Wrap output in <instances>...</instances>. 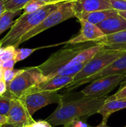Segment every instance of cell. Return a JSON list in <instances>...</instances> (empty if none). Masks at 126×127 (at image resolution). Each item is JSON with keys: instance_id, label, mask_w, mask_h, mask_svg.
<instances>
[{"instance_id": "1", "label": "cell", "mask_w": 126, "mask_h": 127, "mask_svg": "<svg viewBox=\"0 0 126 127\" xmlns=\"http://www.w3.org/2000/svg\"><path fill=\"white\" fill-rule=\"evenodd\" d=\"M102 48V45L94 42L64 47L50 55L45 62L38 65V68L47 80L59 71L88 62Z\"/></svg>"}, {"instance_id": "2", "label": "cell", "mask_w": 126, "mask_h": 127, "mask_svg": "<svg viewBox=\"0 0 126 127\" xmlns=\"http://www.w3.org/2000/svg\"><path fill=\"white\" fill-rule=\"evenodd\" d=\"M108 97L84 96L69 102L62 101L45 121L52 127L65 126L76 120L84 121L90 116L98 113Z\"/></svg>"}, {"instance_id": "3", "label": "cell", "mask_w": 126, "mask_h": 127, "mask_svg": "<svg viewBox=\"0 0 126 127\" xmlns=\"http://www.w3.org/2000/svg\"><path fill=\"white\" fill-rule=\"evenodd\" d=\"M59 4H48L34 13H22L14 21L8 33L0 40V45L3 48L13 45L17 48L21 39L39 25L50 13L57 8Z\"/></svg>"}, {"instance_id": "4", "label": "cell", "mask_w": 126, "mask_h": 127, "mask_svg": "<svg viewBox=\"0 0 126 127\" xmlns=\"http://www.w3.org/2000/svg\"><path fill=\"white\" fill-rule=\"evenodd\" d=\"M45 80V77L38 66L21 69L12 82L7 86V92L13 97L19 99Z\"/></svg>"}, {"instance_id": "5", "label": "cell", "mask_w": 126, "mask_h": 127, "mask_svg": "<svg viewBox=\"0 0 126 127\" xmlns=\"http://www.w3.org/2000/svg\"><path fill=\"white\" fill-rule=\"evenodd\" d=\"M75 16L76 11L74 10V0L60 3L57 8L55 9L51 13H50L39 25H37L35 28L31 30L21 39L19 45L29 40L30 39L36 36L39 33L55 25H57L58 24L64 21L75 17Z\"/></svg>"}, {"instance_id": "6", "label": "cell", "mask_w": 126, "mask_h": 127, "mask_svg": "<svg viewBox=\"0 0 126 127\" xmlns=\"http://www.w3.org/2000/svg\"><path fill=\"white\" fill-rule=\"evenodd\" d=\"M126 51L110 50L102 48L92 59H91L83 68L76 75L74 82H77L86 77H91L100 71L117 58L121 57Z\"/></svg>"}, {"instance_id": "7", "label": "cell", "mask_w": 126, "mask_h": 127, "mask_svg": "<svg viewBox=\"0 0 126 127\" xmlns=\"http://www.w3.org/2000/svg\"><path fill=\"white\" fill-rule=\"evenodd\" d=\"M24 104L30 115L39 109L53 103H60L64 101V97L57 91H37L30 92L19 98Z\"/></svg>"}, {"instance_id": "8", "label": "cell", "mask_w": 126, "mask_h": 127, "mask_svg": "<svg viewBox=\"0 0 126 127\" xmlns=\"http://www.w3.org/2000/svg\"><path fill=\"white\" fill-rule=\"evenodd\" d=\"M125 74L118 75H111L97 79L82 90L84 96L105 97L114 90L123 81Z\"/></svg>"}, {"instance_id": "9", "label": "cell", "mask_w": 126, "mask_h": 127, "mask_svg": "<svg viewBox=\"0 0 126 127\" xmlns=\"http://www.w3.org/2000/svg\"><path fill=\"white\" fill-rule=\"evenodd\" d=\"M126 74V52L123 54L121 57L117 58L116 60H114L113 63H111L110 65H108L107 67L101 70L100 71L96 73L95 74L86 77L85 79H82L81 80H79L77 82H74L70 83L68 86L65 87L67 92H70L74 89L78 88L79 86L91 83L97 79L111 76V75H118V74Z\"/></svg>"}, {"instance_id": "10", "label": "cell", "mask_w": 126, "mask_h": 127, "mask_svg": "<svg viewBox=\"0 0 126 127\" xmlns=\"http://www.w3.org/2000/svg\"><path fill=\"white\" fill-rule=\"evenodd\" d=\"M81 25L79 33L68 40L65 43L68 45H77L87 42H96L100 39L105 36L98 25L88 22L85 20L79 19Z\"/></svg>"}, {"instance_id": "11", "label": "cell", "mask_w": 126, "mask_h": 127, "mask_svg": "<svg viewBox=\"0 0 126 127\" xmlns=\"http://www.w3.org/2000/svg\"><path fill=\"white\" fill-rule=\"evenodd\" d=\"M34 121L21 100L18 98H12L11 106L7 115V124L24 126L32 124Z\"/></svg>"}, {"instance_id": "12", "label": "cell", "mask_w": 126, "mask_h": 127, "mask_svg": "<svg viewBox=\"0 0 126 127\" xmlns=\"http://www.w3.org/2000/svg\"><path fill=\"white\" fill-rule=\"evenodd\" d=\"M75 77L76 75H65V76L56 75L50 79H48L47 80L42 83L39 86L33 88L28 92H37V91H57L58 92L61 89L65 88L67 86L71 83L74 81Z\"/></svg>"}, {"instance_id": "13", "label": "cell", "mask_w": 126, "mask_h": 127, "mask_svg": "<svg viewBox=\"0 0 126 127\" xmlns=\"http://www.w3.org/2000/svg\"><path fill=\"white\" fill-rule=\"evenodd\" d=\"M76 13L112 9L109 0H74Z\"/></svg>"}, {"instance_id": "14", "label": "cell", "mask_w": 126, "mask_h": 127, "mask_svg": "<svg viewBox=\"0 0 126 127\" xmlns=\"http://www.w3.org/2000/svg\"><path fill=\"white\" fill-rule=\"evenodd\" d=\"M98 27L105 36L117 33L126 30V19L118 13L99 24Z\"/></svg>"}, {"instance_id": "15", "label": "cell", "mask_w": 126, "mask_h": 127, "mask_svg": "<svg viewBox=\"0 0 126 127\" xmlns=\"http://www.w3.org/2000/svg\"><path fill=\"white\" fill-rule=\"evenodd\" d=\"M95 43L102 45L106 49L126 51V30L105 36Z\"/></svg>"}, {"instance_id": "16", "label": "cell", "mask_w": 126, "mask_h": 127, "mask_svg": "<svg viewBox=\"0 0 126 127\" xmlns=\"http://www.w3.org/2000/svg\"><path fill=\"white\" fill-rule=\"evenodd\" d=\"M118 12L114 9L109 10H98L89 13H76L75 17L79 19L85 20L88 22L98 25L105 19H108L111 16H113L117 14Z\"/></svg>"}, {"instance_id": "17", "label": "cell", "mask_w": 126, "mask_h": 127, "mask_svg": "<svg viewBox=\"0 0 126 127\" xmlns=\"http://www.w3.org/2000/svg\"><path fill=\"white\" fill-rule=\"evenodd\" d=\"M126 109V99H116V100H106L105 103L98 111L102 117V123L107 124L109 117L114 112Z\"/></svg>"}, {"instance_id": "18", "label": "cell", "mask_w": 126, "mask_h": 127, "mask_svg": "<svg viewBox=\"0 0 126 127\" xmlns=\"http://www.w3.org/2000/svg\"><path fill=\"white\" fill-rule=\"evenodd\" d=\"M21 10L19 11H12V10H5L0 17V35L7 31L9 28H11L13 25V18L19 15Z\"/></svg>"}, {"instance_id": "19", "label": "cell", "mask_w": 126, "mask_h": 127, "mask_svg": "<svg viewBox=\"0 0 126 127\" xmlns=\"http://www.w3.org/2000/svg\"><path fill=\"white\" fill-rule=\"evenodd\" d=\"M12 98L13 97L7 92L4 95H0V115L7 117L11 106Z\"/></svg>"}, {"instance_id": "20", "label": "cell", "mask_w": 126, "mask_h": 127, "mask_svg": "<svg viewBox=\"0 0 126 127\" xmlns=\"http://www.w3.org/2000/svg\"><path fill=\"white\" fill-rule=\"evenodd\" d=\"M30 0H4L6 10L19 11L23 10L25 4Z\"/></svg>"}, {"instance_id": "21", "label": "cell", "mask_w": 126, "mask_h": 127, "mask_svg": "<svg viewBox=\"0 0 126 127\" xmlns=\"http://www.w3.org/2000/svg\"><path fill=\"white\" fill-rule=\"evenodd\" d=\"M47 5L46 4L36 1V0H30L23 8V13H34L43 7Z\"/></svg>"}, {"instance_id": "22", "label": "cell", "mask_w": 126, "mask_h": 127, "mask_svg": "<svg viewBox=\"0 0 126 127\" xmlns=\"http://www.w3.org/2000/svg\"><path fill=\"white\" fill-rule=\"evenodd\" d=\"M41 48H16V58L15 60L16 63L24 60L25 59L27 58L29 56H30L34 51H37Z\"/></svg>"}, {"instance_id": "23", "label": "cell", "mask_w": 126, "mask_h": 127, "mask_svg": "<svg viewBox=\"0 0 126 127\" xmlns=\"http://www.w3.org/2000/svg\"><path fill=\"white\" fill-rule=\"evenodd\" d=\"M16 48L13 45H9L4 48V51L0 57L1 62H6L10 60H15L16 58Z\"/></svg>"}, {"instance_id": "24", "label": "cell", "mask_w": 126, "mask_h": 127, "mask_svg": "<svg viewBox=\"0 0 126 127\" xmlns=\"http://www.w3.org/2000/svg\"><path fill=\"white\" fill-rule=\"evenodd\" d=\"M3 70V78L7 86L12 82V80L19 73L21 69H2Z\"/></svg>"}, {"instance_id": "25", "label": "cell", "mask_w": 126, "mask_h": 127, "mask_svg": "<svg viewBox=\"0 0 126 127\" xmlns=\"http://www.w3.org/2000/svg\"><path fill=\"white\" fill-rule=\"evenodd\" d=\"M112 9L117 12H126V1L125 0H109Z\"/></svg>"}, {"instance_id": "26", "label": "cell", "mask_w": 126, "mask_h": 127, "mask_svg": "<svg viewBox=\"0 0 126 127\" xmlns=\"http://www.w3.org/2000/svg\"><path fill=\"white\" fill-rule=\"evenodd\" d=\"M108 100H116V99H126V85L120 87L118 92L114 95L108 97Z\"/></svg>"}, {"instance_id": "27", "label": "cell", "mask_w": 126, "mask_h": 127, "mask_svg": "<svg viewBox=\"0 0 126 127\" xmlns=\"http://www.w3.org/2000/svg\"><path fill=\"white\" fill-rule=\"evenodd\" d=\"M64 127H88V125L83 121L80 120H76L67 125H65Z\"/></svg>"}, {"instance_id": "28", "label": "cell", "mask_w": 126, "mask_h": 127, "mask_svg": "<svg viewBox=\"0 0 126 127\" xmlns=\"http://www.w3.org/2000/svg\"><path fill=\"white\" fill-rule=\"evenodd\" d=\"M16 63L15 60H10L6 62H3L2 63V66L1 68L2 69H13L14 65Z\"/></svg>"}, {"instance_id": "29", "label": "cell", "mask_w": 126, "mask_h": 127, "mask_svg": "<svg viewBox=\"0 0 126 127\" xmlns=\"http://www.w3.org/2000/svg\"><path fill=\"white\" fill-rule=\"evenodd\" d=\"M33 127H52V126L46 121H34L32 124Z\"/></svg>"}, {"instance_id": "30", "label": "cell", "mask_w": 126, "mask_h": 127, "mask_svg": "<svg viewBox=\"0 0 126 127\" xmlns=\"http://www.w3.org/2000/svg\"><path fill=\"white\" fill-rule=\"evenodd\" d=\"M7 92V84L4 80H0V95H2Z\"/></svg>"}, {"instance_id": "31", "label": "cell", "mask_w": 126, "mask_h": 127, "mask_svg": "<svg viewBox=\"0 0 126 127\" xmlns=\"http://www.w3.org/2000/svg\"><path fill=\"white\" fill-rule=\"evenodd\" d=\"M7 124V117L5 115H0V127Z\"/></svg>"}, {"instance_id": "32", "label": "cell", "mask_w": 126, "mask_h": 127, "mask_svg": "<svg viewBox=\"0 0 126 127\" xmlns=\"http://www.w3.org/2000/svg\"><path fill=\"white\" fill-rule=\"evenodd\" d=\"M5 10L6 9L4 6V0H0V17Z\"/></svg>"}, {"instance_id": "33", "label": "cell", "mask_w": 126, "mask_h": 127, "mask_svg": "<svg viewBox=\"0 0 126 127\" xmlns=\"http://www.w3.org/2000/svg\"><path fill=\"white\" fill-rule=\"evenodd\" d=\"M68 1H71V0H50V4H59V3H62V2Z\"/></svg>"}, {"instance_id": "34", "label": "cell", "mask_w": 126, "mask_h": 127, "mask_svg": "<svg viewBox=\"0 0 126 127\" xmlns=\"http://www.w3.org/2000/svg\"><path fill=\"white\" fill-rule=\"evenodd\" d=\"M23 126L21 125H15V124H6L4 125H2L0 127H22Z\"/></svg>"}, {"instance_id": "35", "label": "cell", "mask_w": 126, "mask_h": 127, "mask_svg": "<svg viewBox=\"0 0 126 127\" xmlns=\"http://www.w3.org/2000/svg\"><path fill=\"white\" fill-rule=\"evenodd\" d=\"M120 85L121 86V87H122V86H125V85H126V74L125 75V77H124V78H123V81L121 82V83H120Z\"/></svg>"}, {"instance_id": "36", "label": "cell", "mask_w": 126, "mask_h": 127, "mask_svg": "<svg viewBox=\"0 0 126 127\" xmlns=\"http://www.w3.org/2000/svg\"><path fill=\"white\" fill-rule=\"evenodd\" d=\"M36 1L43 2V3L46 4H50V0H36Z\"/></svg>"}, {"instance_id": "37", "label": "cell", "mask_w": 126, "mask_h": 127, "mask_svg": "<svg viewBox=\"0 0 126 127\" xmlns=\"http://www.w3.org/2000/svg\"><path fill=\"white\" fill-rule=\"evenodd\" d=\"M108 127V125H107V124H105V123H102L101 122V124H100V125H98L97 127Z\"/></svg>"}, {"instance_id": "38", "label": "cell", "mask_w": 126, "mask_h": 127, "mask_svg": "<svg viewBox=\"0 0 126 127\" xmlns=\"http://www.w3.org/2000/svg\"><path fill=\"white\" fill-rule=\"evenodd\" d=\"M122 16H123L125 19H126V12H118Z\"/></svg>"}, {"instance_id": "39", "label": "cell", "mask_w": 126, "mask_h": 127, "mask_svg": "<svg viewBox=\"0 0 126 127\" xmlns=\"http://www.w3.org/2000/svg\"><path fill=\"white\" fill-rule=\"evenodd\" d=\"M3 51H4V48L0 46V57L1 56V54H2V53H3Z\"/></svg>"}, {"instance_id": "40", "label": "cell", "mask_w": 126, "mask_h": 127, "mask_svg": "<svg viewBox=\"0 0 126 127\" xmlns=\"http://www.w3.org/2000/svg\"><path fill=\"white\" fill-rule=\"evenodd\" d=\"M22 127H33L32 124H27V125H24Z\"/></svg>"}, {"instance_id": "41", "label": "cell", "mask_w": 126, "mask_h": 127, "mask_svg": "<svg viewBox=\"0 0 126 127\" xmlns=\"http://www.w3.org/2000/svg\"><path fill=\"white\" fill-rule=\"evenodd\" d=\"M1 66H2V62H1V60H0V68H1Z\"/></svg>"}, {"instance_id": "42", "label": "cell", "mask_w": 126, "mask_h": 127, "mask_svg": "<svg viewBox=\"0 0 126 127\" xmlns=\"http://www.w3.org/2000/svg\"><path fill=\"white\" fill-rule=\"evenodd\" d=\"M126 127V126H125V127Z\"/></svg>"}, {"instance_id": "43", "label": "cell", "mask_w": 126, "mask_h": 127, "mask_svg": "<svg viewBox=\"0 0 126 127\" xmlns=\"http://www.w3.org/2000/svg\"><path fill=\"white\" fill-rule=\"evenodd\" d=\"M0 46H1V45H0Z\"/></svg>"}, {"instance_id": "44", "label": "cell", "mask_w": 126, "mask_h": 127, "mask_svg": "<svg viewBox=\"0 0 126 127\" xmlns=\"http://www.w3.org/2000/svg\"><path fill=\"white\" fill-rule=\"evenodd\" d=\"M125 1H126V0H125Z\"/></svg>"}, {"instance_id": "45", "label": "cell", "mask_w": 126, "mask_h": 127, "mask_svg": "<svg viewBox=\"0 0 126 127\" xmlns=\"http://www.w3.org/2000/svg\"></svg>"}]
</instances>
